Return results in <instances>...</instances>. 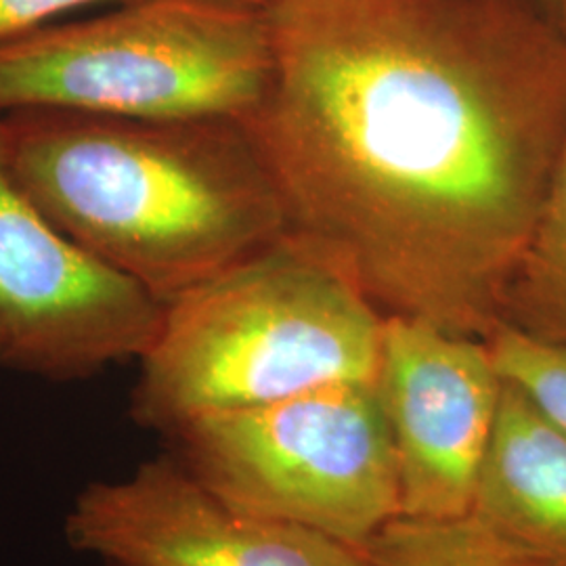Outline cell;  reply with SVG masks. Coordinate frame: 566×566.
Returning <instances> with one entry per match:
<instances>
[{"mask_svg":"<svg viewBox=\"0 0 566 566\" xmlns=\"http://www.w3.org/2000/svg\"><path fill=\"white\" fill-rule=\"evenodd\" d=\"M242 124L285 238L385 317L486 340L566 154V32L539 0H277Z\"/></svg>","mask_w":566,"mask_h":566,"instance_id":"cell-1","label":"cell"},{"mask_svg":"<svg viewBox=\"0 0 566 566\" xmlns=\"http://www.w3.org/2000/svg\"><path fill=\"white\" fill-rule=\"evenodd\" d=\"M15 177L84 250L164 304L285 235L242 120L0 114Z\"/></svg>","mask_w":566,"mask_h":566,"instance_id":"cell-2","label":"cell"},{"mask_svg":"<svg viewBox=\"0 0 566 566\" xmlns=\"http://www.w3.org/2000/svg\"><path fill=\"white\" fill-rule=\"evenodd\" d=\"M385 322L353 283L283 235L164 304L128 418L164 437L203 416L376 382Z\"/></svg>","mask_w":566,"mask_h":566,"instance_id":"cell-3","label":"cell"},{"mask_svg":"<svg viewBox=\"0 0 566 566\" xmlns=\"http://www.w3.org/2000/svg\"><path fill=\"white\" fill-rule=\"evenodd\" d=\"M273 72L261 9L227 0H128L88 20L0 42V114L248 118Z\"/></svg>","mask_w":566,"mask_h":566,"instance_id":"cell-4","label":"cell"},{"mask_svg":"<svg viewBox=\"0 0 566 566\" xmlns=\"http://www.w3.org/2000/svg\"><path fill=\"white\" fill-rule=\"evenodd\" d=\"M229 506L364 549L401 516L392 441L374 382L315 388L212 413L160 437Z\"/></svg>","mask_w":566,"mask_h":566,"instance_id":"cell-5","label":"cell"},{"mask_svg":"<svg viewBox=\"0 0 566 566\" xmlns=\"http://www.w3.org/2000/svg\"><path fill=\"white\" fill-rule=\"evenodd\" d=\"M164 303L53 223L9 163L0 120V369L55 385L137 364Z\"/></svg>","mask_w":566,"mask_h":566,"instance_id":"cell-6","label":"cell"},{"mask_svg":"<svg viewBox=\"0 0 566 566\" xmlns=\"http://www.w3.org/2000/svg\"><path fill=\"white\" fill-rule=\"evenodd\" d=\"M374 385L395 451L401 516H468L504 392L489 344L386 317Z\"/></svg>","mask_w":566,"mask_h":566,"instance_id":"cell-7","label":"cell"},{"mask_svg":"<svg viewBox=\"0 0 566 566\" xmlns=\"http://www.w3.org/2000/svg\"><path fill=\"white\" fill-rule=\"evenodd\" d=\"M70 549L142 566H374L361 549L229 506L168 453L82 486L63 518Z\"/></svg>","mask_w":566,"mask_h":566,"instance_id":"cell-8","label":"cell"},{"mask_svg":"<svg viewBox=\"0 0 566 566\" xmlns=\"http://www.w3.org/2000/svg\"><path fill=\"white\" fill-rule=\"evenodd\" d=\"M468 516L547 566H566V430L504 380Z\"/></svg>","mask_w":566,"mask_h":566,"instance_id":"cell-9","label":"cell"},{"mask_svg":"<svg viewBox=\"0 0 566 566\" xmlns=\"http://www.w3.org/2000/svg\"><path fill=\"white\" fill-rule=\"evenodd\" d=\"M502 325L539 340L566 343V154L510 275Z\"/></svg>","mask_w":566,"mask_h":566,"instance_id":"cell-10","label":"cell"},{"mask_svg":"<svg viewBox=\"0 0 566 566\" xmlns=\"http://www.w3.org/2000/svg\"><path fill=\"white\" fill-rule=\"evenodd\" d=\"M374 566H547L510 546L470 516H397L361 549Z\"/></svg>","mask_w":566,"mask_h":566,"instance_id":"cell-11","label":"cell"},{"mask_svg":"<svg viewBox=\"0 0 566 566\" xmlns=\"http://www.w3.org/2000/svg\"><path fill=\"white\" fill-rule=\"evenodd\" d=\"M485 343L502 378L566 430V343L539 340L507 325Z\"/></svg>","mask_w":566,"mask_h":566,"instance_id":"cell-12","label":"cell"},{"mask_svg":"<svg viewBox=\"0 0 566 566\" xmlns=\"http://www.w3.org/2000/svg\"><path fill=\"white\" fill-rule=\"evenodd\" d=\"M128 0H0V42L20 39L91 4H122Z\"/></svg>","mask_w":566,"mask_h":566,"instance_id":"cell-13","label":"cell"},{"mask_svg":"<svg viewBox=\"0 0 566 566\" xmlns=\"http://www.w3.org/2000/svg\"><path fill=\"white\" fill-rule=\"evenodd\" d=\"M554 18L566 32V0H554Z\"/></svg>","mask_w":566,"mask_h":566,"instance_id":"cell-14","label":"cell"},{"mask_svg":"<svg viewBox=\"0 0 566 566\" xmlns=\"http://www.w3.org/2000/svg\"><path fill=\"white\" fill-rule=\"evenodd\" d=\"M227 2H235V4H243V7H252V9H269L273 2L277 0H227Z\"/></svg>","mask_w":566,"mask_h":566,"instance_id":"cell-15","label":"cell"},{"mask_svg":"<svg viewBox=\"0 0 566 566\" xmlns=\"http://www.w3.org/2000/svg\"><path fill=\"white\" fill-rule=\"evenodd\" d=\"M544 7H546L547 11L554 15V0H539Z\"/></svg>","mask_w":566,"mask_h":566,"instance_id":"cell-16","label":"cell"},{"mask_svg":"<svg viewBox=\"0 0 566 566\" xmlns=\"http://www.w3.org/2000/svg\"><path fill=\"white\" fill-rule=\"evenodd\" d=\"M99 566H142V565H130V563H99Z\"/></svg>","mask_w":566,"mask_h":566,"instance_id":"cell-17","label":"cell"}]
</instances>
